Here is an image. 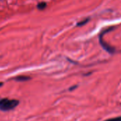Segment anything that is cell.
Here are the masks:
<instances>
[{
    "instance_id": "cell-1",
    "label": "cell",
    "mask_w": 121,
    "mask_h": 121,
    "mask_svg": "<svg viewBox=\"0 0 121 121\" xmlns=\"http://www.w3.org/2000/svg\"><path fill=\"white\" fill-rule=\"evenodd\" d=\"M19 101L16 99H3L0 100V111H8L15 108L18 105Z\"/></svg>"
},
{
    "instance_id": "cell-3",
    "label": "cell",
    "mask_w": 121,
    "mask_h": 121,
    "mask_svg": "<svg viewBox=\"0 0 121 121\" xmlns=\"http://www.w3.org/2000/svg\"><path fill=\"white\" fill-rule=\"evenodd\" d=\"M30 79V78L29 77H27V76H18V77H16L14 79L18 81V82H25V81H27Z\"/></svg>"
},
{
    "instance_id": "cell-4",
    "label": "cell",
    "mask_w": 121,
    "mask_h": 121,
    "mask_svg": "<svg viewBox=\"0 0 121 121\" xmlns=\"http://www.w3.org/2000/svg\"><path fill=\"white\" fill-rule=\"evenodd\" d=\"M45 7H46V3H45V2H41L38 4V8L40 10L44 9Z\"/></svg>"
},
{
    "instance_id": "cell-2",
    "label": "cell",
    "mask_w": 121,
    "mask_h": 121,
    "mask_svg": "<svg viewBox=\"0 0 121 121\" xmlns=\"http://www.w3.org/2000/svg\"><path fill=\"white\" fill-rule=\"evenodd\" d=\"M103 35H104V33H101V34L99 35L100 44L101 45V46H102L108 52H109V53H111V54L114 53V52H115V49H114L113 47L110 46L109 45H108L106 43L104 42V39H103Z\"/></svg>"
},
{
    "instance_id": "cell-7",
    "label": "cell",
    "mask_w": 121,
    "mask_h": 121,
    "mask_svg": "<svg viewBox=\"0 0 121 121\" xmlns=\"http://www.w3.org/2000/svg\"><path fill=\"white\" fill-rule=\"evenodd\" d=\"M3 85V83H0V86H1Z\"/></svg>"
},
{
    "instance_id": "cell-5",
    "label": "cell",
    "mask_w": 121,
    "mask_h": 121,
    "mask_svg": "<svg viewBox=\"0 0 121 121\" xmlns=\"http://www.w3.org/2000/svg\"><path fill=\"white\" fill-rule=\"evenodd\" d=\"M104 121H121V116H118L116 118H110Z\"/></svg>"
},
{
    "instance_id": "cell-6",
    "label": "cell",
    "mask_w": 121,
    "mask_h": 121,
    "mask_svg": "<svg viewBox=\"0 0 121 121\" xmlns=\"http://www.w3.org/2000/svg\"><path fill=\"white\" fill-rule=\"evenodd\" d=\"M89 21V18H86V19H85V20H84V21H81V22H79L78 24H77V26H83V25H84V24H86L88 21Z\"/></svg>"
}]
</instances>
